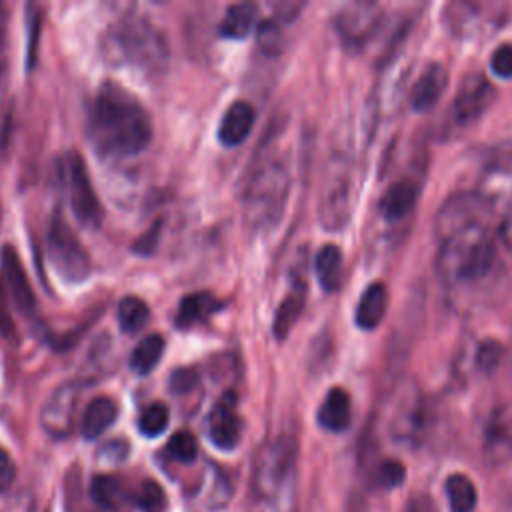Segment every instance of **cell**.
<instances>
[{"instance_id":"obj_40","label":"cell","mask_w":512,"mask_h":512,"mask_svg":"<svg viewBox=\"0 0 512 512\" xmlns=\"http://www.w3.org/2000/svg\"><path fill=\"white\" fill-rule=\"evenodd\" d=\"M160 222H156L144 236H140L138 238V242L134 244V250L138 252V254H152L154 252V248H156V244H158V240H160Z\"/></svg>"},{"instance_id":"obj_29","label":"cell","mask_w":512,"mask_h":512,"mask_svg":"<svg viewBox=\"0 0 512 512\" xmlns=\"http://www.w3.org/2000/svg\"><path fill=\"white\" fill-rule=\"evenodd\" d=\"M90 496L100 508L114 510L126 498V492H124V484L120 478H116L112 474H98L92 478Z\"/></svg>"},{"instance_id":"obj_13","label":"cell","mask_w":512,"mask_h":512,"mask_svg":"<svg viewBox=\"0 0 512 512\" xmlns=\"http://www.w3.org/2000/svg\"><path fill=\"white\" fill-rule=\"evenodd\" d=\"M492 98H494V88L486 80V76L480 72L468 74L462 80L454 100V118L458 122H470L478 118L488 108Z\"/></svg>"},{"instance_id":"obj_37","label":"cell","mask_w":512,"mask_h":512,"mask_svg":"<svg viewBox=\"0 0 512 512\" xmlns=\"http://www.w3.org/2000/svg\"><path fill=\"white\" fill-rule=\"evenodd\" d=\"M490 68L500 78H512V44H502L492 52Z\"/></svg>"},{"instance_id":"obj_35","label":"cell","mask_w":512,"mask_h":512,"mask_svg":"<svg viewBox=\"0 0 512 512\" xmlns=\"http://www.w3.org/2000/svg\"><path fill=\"white\" fill-rule=\"evenodd\" d=\"M28 44H26V68H34L36 50H38V36H40V12L36 6L28 8Z\"/></svg>"},{"instance_id":"obj_18","label":"cell","mask_w":512,"mask_h":512,"mask_svg":"<svg viewBox=\"0 0 512 512\" xmlns=\"http://www.w3.org/2000/svg\"><path fill=\"white\" fill-rule=\"evenodd\" d=\"M118 416V404L110 396H98L88 402L80 418V432L86 440H94L104 434Z\"/></svg>"},{"instance_id":"obj_42","label":"cell","mask_w":512,"mask_h":512,"mask_svg":"<svg viewBox=\"0 0 512 512\" xmlns=\"http://www.w3.org/2000/svg\"><path fill=\"white\" fill-rule=\"evenodd\" d=\"M406 512H436L434 508V502L430 496L426 494H418V496H412L408 506H406Z\"/></svg>"},{"instance_id":"obj_38","label":"cell","mask_w":512,"mask_h":512,"mask_svg":"<svg viewBox=\"0 0 512 512\" xmlns=\"http://www.w3.org/2000/svg\"><path fill=\"white\" fill-rule=\"evenodd\" d=\"M198 384V374L192 368H178L170 374L168 386L174 394H186Z\"/></svg>"},{"instance_id":"obj_23","label":"cell","mask_w":512,"mask_h":512,"mask_svg":"<svg viewBox=\"0 0 512 512\" xmlns=\"http://www.w3.org/2000/svg\"><path fill=\"white\" fill-rule=\"evenodd\" d=\"M304 298H306V284L302 280H298L290 294L280 302L276 314H274V324H272V330H274V336L278 340H284L290 332V328L294 326L296 318L300 316L302 308H304Z\"/></svg>"},{"instance_id":"obj_32","label":"cell","mask_w":512,"mask_h":512,"mask_svg":"<svg viewBox=\"0 0 512 512\" xmlns=\"http://www.w3.org/2000/svg\"><path fill=\"white\" fill-rule=\"evenodd\" d=\"M168 454L176 460V462H182V464H190L196 460L198 456V442H196V436L188 430H180L176 434H172V438L168 440V446H166Z\"/></svg>"},{"instance_id":"obj_26","label":"cell","mask_w":512,"mask_h":512,"mask_svg":"<svg viewBox=\"0 0 512 512\" xmlns=\"http://www.w3.org/2000/svg\"><path fill=\"white\" fill-rule=\"evenodd\" d=\"M446 496L452 512H474L476 508V486L466 474H452L446 478Z\"/></svg>"},{"instance_id":"obj_27","label":"cell","mask_w":512,"mask_h":512,"mask_svg":"<svg viewBox=\"0 0 512 512\" xmlns=\"http://www.w3.org/2000/svg\"><path fill=\"white\" fill-rule=\"evenodd\" d=\"M162 352H164L162 334H148L134 346L130 354V368L136 374H148L160 362Z\"/></svg>"},{"instance_id":"obj_34","label":"cell","mask_w":512,"mask_h":512,"mask_svg":"<svg viewBox=\"0 0 512 512\" xmlns=\"http://www.w3.org/2000/svg\"><path fill=\"white\" fill-rule=\"evenodd\" d=\"M406 468L398 460H384L376 468V484L382 488H396L404 482Z\"/></svg>"},{"instance_id":"obj_25","label":"cell","mask_w":512,"mask_h":512,"mask_svg":"<svg viewBox=\"0 0 512 512\" xmlns=\"http://www.w3.org/2000/svg\"><path fill=\"white\" fill-rule=\"evenodd\" d=\"M314 270L318 276L320 286L326 292H334L342 280V252L334 244H326L316 252Z\"/></svg>"},{"instance_id":"obj_14","label":"cell","mask_w":512,"mask_h":512,"mask_svg":"<svg viewBox=\"0 0 512 512\" xmlns=\"http://www.w3.org/2000/svg\"><path fill=\"white\" fill-rule=\"evenodd\" d=\"M0 266H2V274H4L6 286L10 290V296H12L14 304H16V308L22 314L34 312V306H36L34 290L30 286L26 268H24L18 252L10 244H6L2 248V252H0Z\"/></svg>"},{"instance_id":"obj_19","label":"cell","mask_w":512,"mask_h":512,"mask_svg":"<svg viewBox=\"0 0 512 512\" xmlns=\"http://www.w3.org/2000/svg\"><path fill=\"white\" fill-rule=\"evenodd\" d=\"M388 308V292L382 282H372L360 296L354 312V320L360 328L372 330L376 328Z\"/></svg>"},{"instance_id":"obj_2","label":"cell","mask_w":512,"mask_h":512,"mask_svg":"<svg viewBox=\"0 0 512 512\" xmlns=\"http://www.w3.org/2000/svg\"><path fill=\"white\" fill-rule=\"evenodd\" d=\"M438 276L446 282H474L494 268L496 246L486 226H474L442 240L438 252Z\"/></svg>"},{"instance_id":"obj_36","label":"cell","mask_w":512,"mask_h":512,"mask_svg":"<svg viewBox=\"0 0 512 512\" xmlns=\"http://www.w3.org/2000/svg\"><path fill=\"white\" fill-rule=\"evenodd\" d=\"M258 42L262 46L264 52L268 54H276L280 52V44H282V32L276 24V20H266L258 26Z\"/></svg>"},{"instance_id":"obj_33","label":"cell","mask_w":512,"mask_h":512,"mask_svg":"<svg viewBox=\"0 0 512 512\" xmlns=\"http://www.w3.org/2000/svg\"><path fill=\"white\" fill-rule=\"evenodd\" d=\"M504 356V348L498 340H484L476 350V366L482 372H494Z\"/></svg>"},{"instance_id":"obj_7","label":"cell","mask_w":512,"mask_h":512,"mask_svg":"<svg viewBox=\"0 0 512 512\" xmlns=\"http://www.w3.org/2000/svg\"><path fill=\"white\" fill-rule=\"evenodd\" d=\"M66 176H68V198H70L74 218L86 228H98L104 218V208L92 186L88 166L80 154L76 152L68 154Z\"/></svg>"},{"instance_id":"obj_4","label":"cell","mask_w":512,"mask_h":512,"mask_svg":"<svg viewBox=\"0 0 512 512\" xmlns=\"http://www.w3.org/2000/svg\"><path fill=\"white\" fill-rule=\"evenodd\" d=\"M296 444L290 436H278L266 444L254 464L252 502L258 512H272L290 490L294 476Z\"/></svg>"},{"instance_id":"obj_21","label":"cell","mask_w":512,"mask_h":512,"mask_svg":"<svg viewBox=\"0 0 512 512\" xmlns=\"http://www.w3.org/2000/svg\"><path fill=\"white\" fill-rule=\"evenodd\" d=\"M220 308V302L210 292H194L180 300L176 312V326L178 328H192L198 322H204Z\"/></svg>"},{"instance_id":"obj_39","label":"cell","mask_w":512,"mask_h":512,"mask_svg":"<svg viewBox=\"0 0 512 512\" xmlns=\"http://www.w3.org/2000/svg\"><path fill=\"white\" fill-rule=\"evenodd\" d=\"M16 478V466L12 456L0 446V494L6 492Z\"/></svg>"},{"instance_id":"obj_16","label":"cell","mask_w":512,"mask_h":512,"mask_svg":"<svg viewBox=\"0 0 512 512\" xmlns=\"http://www.w3.org/2000/svg\"><path fill=\"white\" fill-rule=\"evenodd\" d=\"M254 108L244 102V100H236L232 102L222 120H220V126H218V140L224 144V146H238L242 144L248 134L252 132V126H254Z\"/></svg>"},{"instance_id":"obj_43","label":"cell","mask_w":512,"mask_h":512,"mask_svg":"<svg viewBox=\"0 0 512 512\" xmlns=\"http://www.w3.org/2000/svg\"><path fill=\"white\" fill-rule=\"evenodd\" d=\"M106 454H110V456H108L110 460L120 462V460H124V456L128 454V446H126V442H122V440L108 442V444L102 448V454H100V456H106Z\"/></svg>"},{"instance_id":"obj_30","label":"cell","mask_w":512,"mask_h":512,"mask_svg":"<svg viewBox=\"0 0 512 512\" xmlns=\"http://www.w3.org/2000/svg\"><path fill=\"white\" fill-rule=\"evenodd\" d=\"M134 504L142 512H166L168 496L156 480H144L134 494Z\"/></svg>"},{"instance_id":"obj_8","label":"cell","mask_w":512,"mask_h":512,"mask_svg":"<svg viewBox=\"0 0 512 512\" xmlns=\"http://www.w3.org/2000/svg\"><path fill=\"white\" fill-rule=\"evenodd\" d=\"M490 204L478 192H460L450 196L436 216V232L440 240L474 228L484 226V220L490 214Z\"/></svg>"},{"instance_id":"obj_20","label":"cell","mask_w":512,"mask_h":512,"mask_svg":"<svg viewBox=\"0 0 512 512\" xmlns=\"http://www.w3.org/2000/svg\"><path fill=\"white\" fill-rule=\"evenodd\" d=\"M418 198V186L412 180H398L394 182L380 198L378 210L386 220H400L404 218Z\"/></svg>"},{"instance_id":"obj_22","label":"cell","mask_w":512,"mask_h":512,"mask_svg":"<svg viewBox=\"0 0 512 512\" xmlns=\"http://www.w3.org/2000/svg\"><path fill=\"white\" fill-rule=\"evenodd\" d=\"M258 14V6L252 2H238L226 8V14L220 22V36L242 40L252 32L254 20Z\"/></svg>"},{"instance_id":"obj_41","label":"cell","mask_w":512,"mask_h":512,"mask_svg":"<svg viewBox=\"0 0 512 512\" xmlns=\"http://www.w3.org/2000/svg\"><path fill=\"white\" fill-rule=\"evenodd\" d=\"M14 332H16V328H14V322H12L10 308L6 304V292H4V286L0 282V334L10 338V336H14Z\"/></svg>"},{"instance_id":"obj_10","label":"cell","mask_w":512,"mask_h":512,"mask_svg":"<svg viewBox=\"0 0 512 512\" xmlns=\"http://www.w3.org/2000/svg\"><path fill=\"white\" fill-rule=\"evenodd\" d=\"M242 422L236 410V394L226 392L208 416V438L220 450H232L240 442Z\"/></svg>"},{"instance_id":"obj_17","label":"cell","mask_w":512,"mask_h":512,"mask_svg":"<svg viewBox=\"0 0 512 512\" xmlns=\"http://www.w3.org/2000/svg\"><path fill=\"white\" fill-rule=\"evenodd\" d=\"M352 420L350 396L344 388H332L318 408V424L328 432H344Z\"/></svg>"},{"instance_id":"obj_6","label":"cell","mask_w":512,"mask_h":512,"mask_svg":"<svg viewBox=\"0 0 512 512\" xmlns=\"http://www.w3.org/2000/svg\"><path fill=\"white\" fill-rule=\"evenodd\" d=\"M46 250L52 268L62 280L78 284L90 276V256L80 238L76 236V232L72 230V226L64 220L60 212H54L48 222Z\"/></svg>"},{"instance_id":"obj_31","label":"cell","mask_w":512,"mask_h":512,"mask_svg":"<svg viewBox=\"0 0 512 512\" xmlns=\"http://www.w3.org/2000/svg\"><path fill=\"white\" fill-rule=\"evenodd\" d=\"M168 422H170L168 406L162 404V402H154V404L146 406L144 412L140 414L138 430L146 438H156V436H160L166 430Z\"/></svg>"},{"instance_id":"obj_12","label":"cell","mask_w":512,"mask_h":512,"mask_svg":"<svg viewBox=\"0 0 512 512\" xmlns=\"http://www.w3.org/2000/svg\"><path fill=\"white\" fill-rule=\"evenodd\" d=\"M350 198H352V182L350 174L340 170L326 180L322 200H320V218L326 228L338 230L346 224L350 216Z\"/></svg>"},{"instance_id":"obj_3","label":"cell","mask_w":512,"mask_h":512,"mask_svg":"<svg viewBox=\"0 0 512 512\" xmlns=\"http://www.w3.org/2000/svg\"><path fill=\"white\" fill-rule=\"evenodd\" d=\"M106 50L110 58L144 72H158L168 62V42L164 34L144 18L128 16L108 32Z\"/></svg>"},{"instance_id":"obj_15","label":"cell","mask_w":512,"mask_h":512,"mask_svg":"<svg viewBox=\"0 0 512 512\" xmlns=\"http://www.w3.org/2000/svg\"><path fill=\"white\" fill-rule=\"evenodd\" d=\"M448 86V70L440 62H432L420 74L410 90V106L418 112L430 110Z\"/></svg>"},{"instance_id":"obj_11","label":"cell","mask_w":512,"mask_h":512,"mask_svg":"<svg viewBox=\"0 0 512 512\" xmlns=\"http://www.w3.org/2000/svg\"><path fill=\"white\" fill-rule=\"evenodd\" d=\"M380 16V6L374 2L350 4L336 20L338 34L348 46H362L378 28Z\"/></svg>"},{"instance_id":"obj_1","label":"cell","mask_w":512,"mask_h":512,"mask_svg":"<svg viewBox=\"0 0 512 512\" xmlns=\"http://www.w3.org/2000/svg\"><path fill=\"white\" fill-rule=\"evenodd\" d=\"M88 136L102 156L128 158L152 138V120L138 98L116 82H104L88 114Z\"/></svg>"},{"instance_id":"obj_5","label":"cell","mask_w":512,"mask_h":512,"mask_svg":"<svg viewBox=\"0 0 512 512\" xmlns=\"http://www.w3.org/2000/svg\"><path fill=\"white\" fill-rule=\"evenodd\" d=\"M290 190V174L282 162L262 164L250 178L244 194L246 218L256 228L272 226L280 220Z\"/></svg>"},{"instance_id":"obj_24","label":"cell","mask_w":512,"mask_h":512,"mask_svg":"<svg viewBox=\"0 0 512 512\" xmlns=\"http://www.w3.org/2000/svg\"><path fill=\"white\" fill-rule=\"evenodd\" d=\"M486 452L494 460H506L512 456V414H494L486 430Z\"/></svg>"},{"instance_id":"obj_28","label":"cell","mask_w":512,"mask_h":512,"mask_svg":"<svg viewBox=\"0 0 512 512\" xmlns=\"http://www.w3.org/2000/svg\"><path fill=\"white\" fill-rule=\"evenodd\" d=\"M116 316H118L120 330L126 332V334H134V332H140L146 326V322L150 318V308L138 296H124L118 302Z\"/></svg>"},{"instance_id":"obj_9","label":"cell","mask_w":512,"mask_h":512,"mask_svg":"<svg viewBox=\"0 0 512 512\" xmlns=\"http://www.w3.org/2000/svg\"><path fill=\"white\" fill-rule=\"evenodd\" d=\"M78 392L80 390L76 384H62L46 400L40 420L46 434H50L52 438H66L72 432Z\"/></svg>"}]
</instances>
